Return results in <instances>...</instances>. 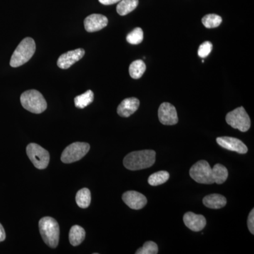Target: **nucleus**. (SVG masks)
Masks as SVG:
<instances>
[{"mask_svg": "<svg viewBox=\"0 0 254 254\" xmlns=\"http://www.w3.org/2000/svg\"><path fill=\"white\" fill-rule=\"evenodd\" d=\"M190 175L195 182L199 184L222 185L228 177V170L221 164H216L211 168L208 162L199 160L190 168Z\"/></svg>", "mask_w": 254, "mask_h": 254, "instance_id": "1", "label": "nucleus"}, {"mask_svg": "<svg viewBox=\"0 0 254 254\" xmlns=\"http://www.w3.org/2000/svg\"><path fill=\"white\" fill-rule=\"evenodd\" d=\"M156 153L153 150H143L128 153L124 159V165L128 170H143L154 165Z\"/></svg>", "mask_w": 254, "mask_h": 254, "instance_id": "2", "label": "nucleus"}, {"mask_svg": "<svg viewBox=\"0 0 254 254\" xmlns=\"http://www.w3.org/2000/svg\"><path fill=\"white\" fill-rule=\"evenodd\" d=\"M36 50L34 40L29 37L24 38L14 50L10 60V66L14 68L22 66L31 59Z\"/></svg>", "mask_w": 254, "mask_h": 254, "instance_id": "3", "label": "nucleus"}, {"mask_svg": "<svg viewBox=\"0 0 254 254\" xmlns=\"http://www.w3.org/2000/svg\"><path fill=\"white\" fill-rule=\"evenodd\" d=\"M39 230L45 243L50 248H56L60 239V227L58 222L51 217H44L40 220Z\"/></svg>", "mask_w": 254, "mask_h": 254, "instance_id": "4", "label": "nucleus"}, {"mask_svg": "<svg viewBox=\"0 0 254 254\" xmlns=\"http://www.w3.org/2000/svg\"><path fill=\"white\" fill-rule=\"evenodd\" d=\"M20 100L23 108L32 113H43L48 107L43 95L36 90H28L23 92Z\"/></svg>", "mask_w": 254, "mask_h": 254, "instance_id": "5", "label": "nucleus"}, {"mask_svg": "<svg viewBox=\"0 0 254 254\" xmlns=\"http://www.w3.org/2000/svg\"><path fill=\"white\" fill-rule=\"evenodd\" d=\"M226 122L232 128L242 132L248 131L251 127L250 116L243 107H240L227 113Z\"/></svg>", "mask_w": 254, "mask_h": 254, "instance_id": "6", "label": "nucleus"}, {"mask_svg": "<svg viewBox=\"0 0 254 254\" xmlns=\"http://www.w3.org/2000/svg\"><path fill=\"white\" fill-rule=\"evenodd\" d=\"M90 145L83 142H75L66 147L61 156L64 163H72L78 161L88 153Z\"/></svg>", "mask_w": 254, "mask_h": 254, "instance_id": "7", "label": "nucleus"}, {"mask_svg": "<svg viewBox=\"0 0 254 254\" xmlns=\"http://www.w3.org/2000/svg\"><path fill=\"white\" fill-rule=\"evenodd\" d=\"M28 158L36 168L46 169L49 165L50 154L48 150L36 143H30L26 148Z\"/></svg>", "mask_w": 254, "mask_h": 254, "instance_id": "8", "label": "nucleus"}, {"mask_svg": "<svg viewBox=\"0 0 254 254\" xmlns=\"http://www.w3.org/2000/svg\"><path fill=\"white\" fill-rule=\"evenodd\" d=\"M158 118L160 123L164 125H175L179 121L176 108L169 103H163L160 105Z\"/></svg>", "mask_w": 254, "mask_h": 254, "instance_id": "9", "label": "nucleus"}, {"mask_svg": "<svg viewBox=\"0 0 254 254\" xmlns=\"http://www.w3.org/2000/svg\"><path fill=\"white\" fill-rule=\"evenodd\" d=\"M219 145L225 149L235 151L240 154H246L248 148L241 140L230 136L218 137L216 139Z\"/></svg>", "mask_w": 254, "mask_h": 254, "instance_id": "10", "label": "nucleus"}, {"mask_svg": "<svg viewBox=\"0 0 254 254\" xmlns=\"http://www.w3.org/2000/svg\"><path fill=\"white\" fill-rule=\"evenodd\" d=\"M85 55V50L83 48L68 51L63 54L58 58V66L62 69H67L73 64L81 60Z\"/></svg>", "mask_w": 254, "mask_h": 254, "instance_id": "11", "label": "nucleus"}, {"mask_svg": "<svg viewBox=\"0 0 254 254\" xmlns=\"http://www.w3.org/2000/svg\"><path fill=\"white\" fill-rule=\"evenodd\" d=\"M123 200L127 206L133 210H140L147 204L146 197L136 190L125 192L123 195Z\"/></svg>", "mask_w": 254, "mask_h": 254, "instance_id": "12", "label": "nucleus"}, {"mask_svg": "<svg viewBox=\"0 0 254 254\" xmlns=\"http://www.w3.org/2000/svg\"><path fill=\"white\" fill-rule=\"evenodd\" d=\"M108 19L104 15L93 14L84 20V27L89 33L99 31L108 26Z\"/></svg>", "mask_w": 254, "mask_h": 254, "instance_id": "13", "label": "nucleus"}, {"mask_svg": "<svg viewBox=\"0 0 254 254\" xmlns=\"http://www.w3.org/2000/svg\"><path fill=\"white\" fill-rule=\"evenodd\" d=\"M184 222L189 229L193 232H200L206 225V219L202 215L187 212L183 217Z\"/></svg>", "mask_w": 254, "mask_h": 254, "instance_id": "14", "label": "nucleus"}, {"mask_svg": "<svg viewBox=\"0 0 254 254\" xmlns=\"http://www.w3.org/2000/svg\"><path fill=\"white\" fill-rule=\"evenodd\" d=\"M139 105V100L136 98H126L119 105L118 115L123 118H128L138 109Z\"/></svg>", "mask_w": 254, "mask_h": 254, "instance_id": "15", "label": "nucleus"}, {"mask_svg": "<svg viewBox=\"0 0 254 254\" xmlns=\"http://www.w3.org/2000/svg\"><path fill=\"white\" fill-rule=\"evenodd\" d=\"M203 203L207 208L220 209L226 205L227 199L224 195L213 193L205 196L203 199Z\"/></svg>", "mask_w": 254, "mask_h": 254, "instance_id": "16", "label": "nucleus"}, {"mask_svg": "<svg viewBox=\"0 0 254 254\" xmlns=\"http://www.w3.org/2000/svg\"><path fill=\"white\" fill-rule=\"evenodd\" d=\"M85 237H86V232L83 227L79 225H73L71 227L68 235V239L71 245L76 247L81 245L85 240Z\"/></svg>", "mask_w": 254, "mask_h": 254, "instance_id": "17", "label": "nucleus"}, {"mask_svg": "<svg viewBox=\"0 0 254 254\" xmlns=\"http://www.w3.org/2000/svg\"><path fill=\"white\" fill-rule=\"evenodd\" d=\"M138 5V0H121L117 6V11L121 16H125L136 9Z\"/></svg>", "mask_w": 254, "mask_h": 254, "instance_id": "18", "label": "nucleus"}, {"mask_svg": "<svg viewBox=\"0 0 254 254\" xmlns=\"http://www.w3.org/2000/svg\"><path fill=\"white\" fill-rule=\"evenodd\" d=\"M94 100V94L91 90H88L85 92L83 94L78 95L75 97L74 104L75 106L79 109H83L93 103Z\"/></svg>", "mask_w": 254, "mask_h": 254, "instance_id": "19", "label": "nucleus"}, {"mask_svg": "<svg viewBox=\"0 0 254 254\" xmlns=\"http://www.w3.org/2000/svg\"><path fill=\"white\" fill-rule=\"evenodd\" d=\"M76 201L80 208H88L91 201V193L90 190L87 188H83L78 190L76 195Z\"/></svg>", "mask_w": 254, "mask_h": 254, "instance_id": "20", "label": "nucleus"}, {"mask_svg": "<svg viewBox=\"0 0 254 254\" xmlns=\"http://www.w3.org/2000/svg\"><path fill=\"white\" fill-rule=\"evenodd\" d=\"M145 64L143 60H138L133 62L129 66V74L133 79H138L145 71Z\"/></svg>", "mask_w": 254, "mask_h": 254, "instance_id": "21", "label": "nucleus"}, {"mask_svg": "<svg viewBox=\"0 0 254 254\" xmlns=\"http://www.w3.org/2000/svg\"><path fill=\"white\" fill-rule=\"evenodd\" d=\"M170 178V174L167 171H159L150 175L148 178V184L151 186L155 187L163 185Z\"/></svg>", "mask_w": 254, "mask_h": 254, "instance_id": "22", "label": "nucleus"}, {"mask_svg": "<svg viewBox=\"0 0 254 254\" xmlns=\"http://www.w3.org/2000/svg\"><path fill=\"white\" fill-rule=\"evenodd\" d=\"M221 16L217 14H207L202 18V23L207 28H214L218 27L222 23Z\"/></svg>", "mask_w": 254, "mask_h": 254, "instance_id": "23", "label": "nucleus"}, {"mask_svg": "<svg viewBox=\"0 0 254 254\" xmlns=\"http://www.w3.org/2000/svg\"><path fill=\"white\" fill-rule=\"evenodd\" d=\"M143 40V32L141 28H136L127 36V41L131 45H138Z\"/></svg>", "mask_w": 254, "mask_h": 254, "instance_id": "24", "label": "nucleus"}, {"mask_svg": "<svg viewBox=\"0 0 254 254\" xmlns=\"http://www.w3.org/2000/svg\"><path fill=\"white\" fill-rule=\"evenodd\" d=\"M158 253V245L152 241L145 242L143 247L138 249L136 252V254H157Z\"/></svg>", "mask_w": 254, "mask_h": 254, "instance_id": "25", "label": "nucleus"}, {"mask_svg": "<svg viewBox=\"0 0 254 254\" xmlns=\"http://www.w3.org/2000/svg\"><path fill=\"white\" fill-rule=\"evenodd\" d=\"M213 49V45L210 41H205L202 43L198 48V55L200 58H205L210 55Z\"/></svg>", "mask_w": 254, "mask_h": 254, "instance_id": "26", "label": "nucleus"}, {"mask_svg": "<svg viewBox=\"0 0 254 254\" xmlns=\"http://www.w3.org/2000/svg\"><path fill=\"white\" fill-rule=\"evenodd\" d=\"M247 225H248L249 230L252 235L254 234V209H252L249 215L248 220H247Z\"/></svg>", "mask_w": 254, "mask_h": 254, "instance_id": "27", "label": "nucleus"}, {"mask_svg": "<svg viewBox=\"0 0 254 254\" xmlns=\"http://www.w3.org/2000/svg\"><path fill=\"white\" fill-rule=\"evenodd\" d=\"M100 3H101L102 4L104 5H111L115 4V3H118L119 1H121V0H98Z\"/></svg>", "mask_w": 254, "mask_h": 254, "instance_id": "28", "label": "nucleus"}, {"mask_svg": "<svg viewBox=\"0 0 254 254\" xmlns=\"http://www.w3.org/2000/svg\"><path fill=\"white\" fill-rule=\"evenodd\" d=\"M6 239V233H5L4 227L0 223V242H3Z\"/></svg>", "mask_w": 254, "mask_h": 254, "instance_id": "29", "label": "nucleus"}]
</instances>
